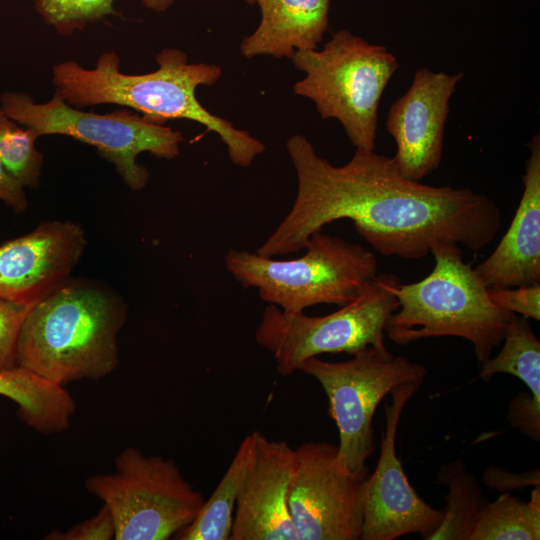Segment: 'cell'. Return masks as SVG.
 <instances>
[{"label": "cell", "mask_w": 540, "mask_h": 540, "mask_svg": "<svg viewBox=\"0 0 540 540\" xmlns=\"http://www.w3.org/2000/svg\"><path fill=\"white\" fill-rule=\"evenodd\" d=\"M304 249L301 257L287 260L231 249L225 266L243 288L257 289L264 302L286 314L317 304L343 306L378 274L377 258L370 250L322 231L314 233Z\"/></svg>", "instance_id": "obj_5"}, {"label": "cell", "mask_w": 540, "mask_h": 540, "mask_svg": "<svg viewBox=\"0 0 540 540\" xmlns=\"http://www.w3.org/2000/svg\"><path fill=\"white\" fill-rule=\"evenodd\" d=\"M492 302L499 308L525 317L540 320V284L488 289Z\"/></svg>", "instance_id": "obj_26"}, {"label": "cell", "mask_w": 540, "mask_h": 540, "mask_svg": "<svg viewBox=\"0 0 540 540\" xmlns=\"http://www.w3.org/2000/svg\"><path fill=\"white\" fill-rule=\"evenodd\" d=\"M0 395L14 401L19 418L42 434L66 431L76 410L64 386L19 365L0 371Z\"/></svg>", "instance_id": "obj_18"}, {"label": "cell", "mask_w": 540, "mask_h": 540, "mask_svg": "<svg viewBox=\"0 0 540 540\" xmlns=\"http://www.w3.org/2000/svg\"><path fill=\"white\" fill-rule=\"evenodd\" d=\"M400 283L395 274L378 273L358 297L324 316L304 311L286 314L268 304L255 340L273 356L283 377L298 371L311 357L326 353L351 356L368 346L384 344L388 319L399 307L395 290Z\"/></svg>", "instance_id": "obj_8"}, {"label": "cell", "mask_w": 540, "mask_h": 540, "mask_svg": "<svg viewBox=\"0 0 540 540\" xmlns=\"http://www.w3.org/2000/svg\"><path fill=\"white\" fill-rule=\"evenodd\" d=\"M502 342L501 351L480 364L479 377L488 381L497 373L516 376L526 385L533 401L540 404V342L529 319L514 315Z\"/></svg>", "instance_id": "obj_21"}, {"label": "cell", "mask_w": 540, "mask_h": 540, "mask_svg": "<svg viewBox=\"0 0 540 540\" xmlns=\"http://www.w3.org/2000/svg\"><path fill=\"white\" fill-rule=\"evenodd\" d=\"M330 1L256 0L260 22L241 41L240 53L248 59H291L296 52L317 49L329 26Z\"/></svg>", "instance_id": "obj_17"}, {"label": "cell", "mask_w": 540, "mask_h": 540, "mask_svg": "<svg viewBox=\"0 0 540 540\" xmlns=\"http://www.w3.org/2000/svg\"><path fill=\"white\" fill-rule=\"evenodd\" d=\"M116 0H33L43 22L62 36H71L87 25L119 16Z\"/></svg>", "instance_id": "obj_24"}, {"label": "cell", "mask_w": 540, "mask_h": 540, "mask_svg": "<svg viewBox=\"0 0 540 540\" xmlns=\"http://www.w3.org/2000/svg\"><path fill=\"white\" fill-rule=\"evenodd\" d=\"M291 61L305 74L294 93L310 99L322 119H337L356 149L375 150L378 108L399 68L397 58L385 46L341 29L321 50L296 52Z\"/></svg>", "instance_id": "obj_6"}, {"label": "cell", "mask_w": 540, "mask_h": 540, "mask_svg": "<svg viewBox=\"0 0 540 540\" xmlns=\"http://www.w3.org/2000/svg\"><path fill=\"white\" fill-rule=\"evenodd\" d=\"M115 471L85 481L112 515L116 540H167L190 525L205 499L172 459L134 447L120 452Z\"/></svg>", "instance_id": "obj_9"}, {"label": "cell", "mask_w": 540, "mask_h": 540, "mask_svg": "<svg viewBox=\"0 0 540 540\" xmlns=\"http://www.w3.org/2000/svg\"><path fill=\"white\" fill-rule=\"evenodd\" d=\"M255 453V432L240 443L230 465L193 522L176 540H229L236 501Z\"/></svg>", "instance_id": "obj_19"}, {"label": "cell", "mask_w": 540, "mask_h": 540, "mask_svg": "<svg viewBox=\"0 0 540 540\" xmlns=\"http://www.w3.org/2000/svg\"><path fill=\"white\" fill-rule=\"evenodd\" d=\"M126 317L125 302L111 289L70 278L28 312L17 364L61 386L104 378L118 366L117 336Z\"/></svg>", "instance_id": "obj_3"}, {"label": "cell", "mask_w": 540, "mask_h": 540, "mask_svg": "<svg viewBox=\"0 0 540 540\" xmlns=\"http://www.w3.org/2000/svg\"><path fill=\"white\" fill-rule=\"evenodd\" d=\"M48 540H111L115 539V525L111 513L102 508L91 518L72 526L66 531L54 530Z\"/></svg>", "instance_id": "obj_27"}, {"label": "cell", "mask_w": 540, "mask_h": 540, "mask_svg": "<svg viewBox=\"0 0 540 540\" xmlns=\"http://www.w3.org/2000/svg\"><path fill=\"white\" fill-rule=\"evenodd\" d=\"M255 432V453L239 492L229 540H298L288 507L296 450Z\"/></svg>", "instance_id": "obj_15"}, {"label": "cell", "mask_w": 540, "mask_h": 540, "mask_svg": "<svg viewBox=\"0 0 540 540\" xmlns=\"http://www.w3.org/2000/svg\"><path fill=\"white\" fill-rule=\"evenodd\" d=\"M0 201L16 212L28 208L25 186L8 170L0 160Z\"/></svg>", "instance_id": "obj_29"}, {"label": "cell", "mask_w": 540, "mask_h": 540, "mask_svg": "<svg viewBox=\"0 0 540 540\" xmlns=\"http://www.w3.org/2000/svg\"><path fill=\"white\" fill-rule=\"evenodd\" d=\"M0 105L20 125L43 135H65L91 145L112 163L123 183L131 190H142L150 178L149 170L137 162L148 152L171 160L180 153L182 133L169 126L149 121L130 109L98 114L67 104L57 93L37 103L27 92L5 91Z\"/></svg>", "instance_id": "obj_7"}, {"label": "cell", "mask_w": 540, "mask_h": 540, "mask_svg": "<svg viewBox=\"0 0 540 540\" xmlns=\"http://www.w3.org/2000/svg\"><path fill=\"white\" fill-rule=\"evenodd\" d=\"M155 60L157 69L145 74L121 72L114 51L102 53L94 68L65 60L52 67V84L55 93L78 109L115 104L161 125L175 119L197 122L220 137L230 160L239 167H249L265 151L263 142L211 113L197 99L199 86L219 81L221 66L189 62L188 55L178 48L162 49Z\"/></svg>", "instance_id": "obj_2"}, {"label": "cell", "mask_w": 540, "mask_h": 540, "mask_svg": "<svg viewBox=\"0 0 540 540\" xmlns=\"http://www.w3.org/2000/svg\"><path fill=\"white\" fill-rule=\"evenodd\" d=\"M286 150L297 177L294 203L256 250L278 257L305 248L310 237L332 222L348 219L379 254L420 260L441 243L477 252L501 226L499 207L469 188L432 186L403 176L393 158L357 148L341 166L317 154L302 134Z\"/></svg>", "instance_id": "obj_1"}, {"label": "cell", "mask_w": 540, "mask_h": 540, "mask_svg": "<svg viewBox=\"0 0 540 540\" xmlns=\"http://www.w3.org/2000/svg\"><path fill=\"white\" fill-rule=\"evenodd\" d=\"M248 4H255L256 0H244Z\"/></svg>", "instance_id": "obj_31"}, {"label": "cell", "mask_w": 540, "mask_h": 540, "mask_svg": "<svg viewBox=\"0 0 540 540\" xmlns=\"http://www.w3.org/2000/svg\"><path fill=\"white\" fill-rule=\"evenodd\" d=\"M39 135L13 120L0 105V160L25 186H39L44 162L36 148Z\"/></svg>", "instance_id": "obj_23"}, {"label": "cell", "mask_w": 540, "mask_h": 540, "mask_svg": "<svg viewBox=\"0 0 540 540\" xmlns=\"http://www.w3.org/2000/svg\"><path fill=\"white\" fill-rule=\"evenodd\" d=\"M32 307L0 297V371L18 365L17 343L19 333Z\"/></svg>", "instance_id": "obj_25"}, {"label": "cell", "mask_w": 540, "mask_h": 540, "mask_svg": "<svg viewBox=\"0 0 540 540\" xmlns=\"http://www.w3.org/2000/svg\"><path fill=\"white\" fill-rule=\"evenodd\" d=\"M463 72L448 74L419 68L409 89L390 106L386 128L397 146L400 173L421 181L441 164L449 102Z\"/></svg>", "instance_id": "obj_13"}, {"label": "cell", "mask_w": 540, "mask_h": 540, "mask_svg": "<svg viewBox=\"0 0 540 540\" xmlns=\"http://www.w3.org/2000/svg\"><path fill=\"white\" fill-rule=\"evenodd\" d=\"M540 539V486L533 487L530 500L521 501L508 492L487 502L469 540Z\"/></svg>", "instance_id": "obj_22"}, {"label": "cell", "mask_w": 540, "mask_h": 540, "mask_svg": "<svg viewBox=\"0 0 540 540\" xmlns=\"http://www.w3.org/2000/svg\"><path fill=\"white\" fill-rule=\"evenodd\" d=\"M483 482L490 489L500 492L540 486L539 469L514 473L502 468L489 466L483 474Z\"/></svg>", "instance_id": "obj_28"}, {"label": "cell", "mask_w": 540, "mask_h": 540, "mask_svg": "<svg viewBox=\"0 0 540 540\" xmlns=\"http://www.w3.org/2000/svg\"><path fill=\"white\" fill-rule=\"evenodd\" d=\"M177 0H141L142 5L153 12L162 13L168 10Z\"/></svg>", "instance_id": "obj_30"}, {"label": "cell", "mask_w": 540, "mask_h": 540, "mask_svg": "<svg viewBox=\"0 0 540 540\" xmlns=\"http://www.w3.org/2000/svg\"><path fill=\"white\" fill-rule=\"evenodd\" d=\"M526 146L530 155L515 215L493 252L474 268L488 289L540 284V135Z\"/></svg>", "instance_id": "obj_16"}, {"label": "cell", "mask_w": 540, "mask_h": 540, "mask_svg": "<svg viewBox=\"0 0 540 540\" xmlns=\"http://www.w3.org/2000/svg\"><path fill=\"white\" fill-rule=\"evenodd\" d=\"M298 371L315 378L324 389L328 413L339 432V458L352 471L367 469L366 461L374 451L372 420L379 403L401 384L423 383L427 374L423 365L393 355L385 343L368 346L341 362L311 357Z\"/></svg>", "instance_id": "obj_10"}, {"label": "cell", "mask_w": 540, "mask_h": 540, "mask_svg": "<svg viewBox=\"0 0 540 540\" xmlns=\"http://www.w3.org/2000/svg\"><path fill=\"white\" fill-rule=\"evenodd\" d=\"M288 507L298 540H360L368 469L350 470L338 445L307 441L295 448Z\"/></svg>", "instance_id": "obj_11"}, {"label": "cell", "mask_w": 540, "mask_h": 540, "mask_svg": "<svg viewBox=\"0 0 540 540\" xmlns=\"http://www.w3.org/2000/svg\"><path fill=\"white\" fill-rule=\"evenodd\" d=\"M421 385H399L391 392L392 402L385 405L378 463L365 482L360 540H394L412 533L428 540L443 519V510L429 505L411 486L396 454L401 413Z\"/></svg>", "instance_id": "obj_12"}, {"label": "cell", "mask_w": 540, "mask_h": 540, "mask_svg": "<svg viewBox=\"0 0 540 540\" xmlns=\"http://www.w3.org/2000/svg\"><path fill=\"white\" fill-rule=\"evenodd\" d=\"M86 246L72 221H47L0 245V297L34 306L71 277Z\"/></svg>", "instance_id": "obj_14"}, {"label": "cell", "mask_w": 540, "mask_h": 540, "mask_svg": "<svg viewBox=\"0 0 540 540\" xmlns=\"http://www.w3.org/2000/svg\"><path fill=\"white\" fill-rule=\"evenodd\" d=\"M431 273L422 280L396 288L398 309L389 317L386 336L398 345L435 337L469 341L479 364L489 359L515 315L499 308L488 295L461 246L435 245Z\"/></svg>", "instance_id": "obj_4"}, {"label": "cell", "mask_w": 540, "mask_h": 540, "mask_svg": "<svg viewBox=\"0 0 540 540\" xmlns=\"http://www.w3.org/2000/svg\"><path fill=\"white\" fill-rule=\"evenodd\" d=\"M437 482L448 488L446 508L428 540H469L487 503L478 480L463 461L455 460L440 467Z\"/></svg>", "instance_id": "obj_20"}]
</instances>
